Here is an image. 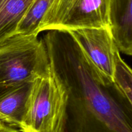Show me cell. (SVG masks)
<instances>
[{"label": "cell", "mask_w": 132, "mask_h": 132, "mask_svg": "<svg viewBox=\"0 0 132 132\" xmlns=\"http://www.w3.org/2000/svg\"><path fill=\"white\" fill-rule=\"evenodd\" d=\"M68 91L52 54L46 71L31 84L18 129L21 132H65Z\"/></svg>", "instance_id": "obj_1"}, {"label": "cell", "mask_w": 132, "mask_h": 132, "mask_svg": "<svg viewBox=\"0 0 132 132\" xmlns=\"http://www.w3.org/2000/svg\"><path fill=\"white\" fill-rule=\"evenodd\" d=\"M50 58L36 35L15 34L0 43V91L31 84L46 71Z\"/></svg>", "instance_id": "obj_2"}, {"label": "cell", "mask_w": 132, "mask_h": 132, "mask_svg": "<svg viewBox=\"0 0 132 132\" xmlns=\"http://www.w3.org/2000/svg\"><path fill=\"white\" fill-rule=\"evenodd\" d=\"M105 27H111L110 0H53L41 21L39 32Z\"/></svg>", "instance_id": "obj_3"}, {"label": "cell", "mask_w": 132, "mask_h": 132, "mask_svg": "<svg viewBox=\"0 0 132 132\" xmlns=\"http://www.w3.org/2000/svg\"><path fill=\"white\" fill-rule=\"evenodd\" d=\"M81 55V61L101 86L113 82L114 53L117 49L110 27L81 28L68 31Z\"/></svg>", "instance_id": "obj_4"}, {"label": "cell", "mask_w": 132, "mask_h": 132, "mask_svg": "<svg viewBox=\"0 0 132 132\" xmlns=\"http://www.w3.org/2000/svg\"><path fill=\"white\" fill-rule=\"evenodd\" d=\"M77 74L86 104L95 119L112 132H132L130 119L92 78L81 60L77 62Z\"/></svg>", "instance_id": "obj_5"}, {"label": "cell", "mask_w": 132, "mask_h": 132, "mask_svg": "<svg viewBox=\"0 0 132 132\" xmlns=\"http://www.w3.org/2000/svg\"><path fill=\"white\" fill-rule=\"evenodd\" d=\"M111 31L119 52L132 54V0H110Z\"/></svg>", "instance_id": "obj_6"}, {"label": "cell", "mask_w": 132, "mask_h": 132, "mask_svg": "<svg viewBox=\"0 0 132 132\" xmlns=\"http://www.w3.org/2000/svg\"><path fill=\"white\" fill-rule=\"evenodd\" d=\"M31 84L0 91L1 123L14 128H19Z\"/></svg>", "instance_id": "obj_7"}, {"label": "cell", "mask_w": 132, "mask_h": 132, "mask_svg": "<svg viewBox=\"0 0 132 132\" xmlns=\"http://www.w3.org/2000/svg\"><path fill=\"white\" fill-rule=\"evenodd\" d=\"M34 0H0V43L15 34Z\"/></svg>", "instance_id": "obj_8"}, {"label": "cell", "mask_w": 132, "mask_h": 132, "mask_svg": "<svg viewBox=\"0 0 132 132\" xmlns=\"http://www.w3.org/2000/svg\"><path fill=\"white\" fill-rule=\"evenodd\" d=\"M52 1L53 0H34L19 22L14 35L38 36L41 21Z\"/></svg>", "instance_id": "obj_9"}, {"label": "cell", "mask_w": 132, "mask_h": 132, "mask_svg": "<svg viewBox=\"0 0 132 132\" xmlns=\"http://www.w3.org/2000/svg\"><path fill=\"white\" fill-rule=\"evenodd\" d=\"M115 87L121 96L131 106L132 102V72L130 66L121 57L117 49L114 53L113 82Z\"/></svg>", "instance_id": "obj_10"}, {"label": "cell", "mask_w": 132, "mask_h": 132, "mask_svg": "<svg viewBox=\"0 0 132 132\" xmlns=\"http://www.w3.org/2000/svg\"><path fill=\"white\" fill-rule=\"evenodd\" d=\"M0 132H21L18 128L9 126L6 124H0Z\"/></svg>", "instance_id": "obj_11"}, {"label": "cell", "mask_w": 132, "mask_h": 132, "mask_svg": "<svg viewBox=\"0 0 132 132\" xmlns=\"http://www.w3.org/2000/svg\"><path fill=\"white\" fill-rule=\"evenodd\" d=\"M3 124V123H1V122H0V124Z\"/></svg>", "instance_id": "obj_12"}]
</instances>
